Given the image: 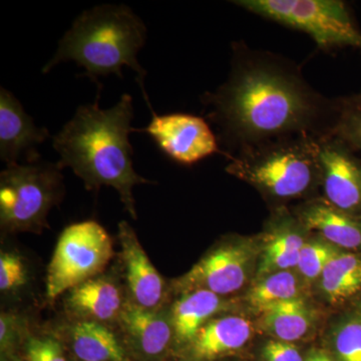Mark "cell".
Wrapping results in <instances>:
<instances>
[{
    "instance_id": "6da1fadb",
    "label": "cell",
    "mask_w": 361,
    "mask_h": 361,
    "mask_svg": "<svg viewBox=\"0 0 361 361\" xmlns=\"http://www.w3.org/2000/svg\"><path fill=\"white\" fill-rule=\"evenodd\" d=\"M202 102L227 156L282 137L332 134L338 110L293 63L241 44L234 45L227 80Z\"/></svg>"
},
{
    "instance_id": "7a4b0ae2",
    "label": "cell",
    "mask_w": 361,
    "mask_h": 361,
    "mask_svg": "<svg viewBox=\"0 0 361 361\" xmlns=\"http://www.w3.org/2000/svg\"><path fill=\"white\" fill-rule=\"evenodd\" d=\"M97 92L94 104L78 106L75 116L52 137V146L59 154L58 166L71 168L84 182L87 191L102 187L116 190L123 208L137 219L133 189L135 185L154 184L137 174L133 161L130 134L134 106L130 94H123L111 109L99 106Z\"/></svg>"
},
{
    "instance_id": "3957f363",
    "label": "cell",
    "mask_w": 361,
    "mask_h": 361,
    "mask_svg": "<svg viewBox=\"0 0 361 361\" xmlns=\"http://www.w3.org/2000/svg\"><path fill=\"white\" fill-rule=\"evenodd\" d=\"M146 39V25L130 7L94 6L73 21L42 73L65 61H75L85 68L84 77L99 85L97 78L110 75L123 78V68L128 66L137 73L142 90L147 73L137 61V54Z\"/></svg>"
},
{
    "instance_id": "277c9868",
    "label": "cell",
    "mask_w": 361,
    "mask_h": 361,
    "mask_svg": "<svg viewBox=\"0 0 361 361\" xmlns=\"http://www.w3.org/2000/svg\"><path fill=\"white\" fill-rule=\"evenodd\" d=\"M318 139L282 137L230 157L226 171L273 200L302 198L320 180Z\"/></svg>"
},
{
    "instance_id": "5b68a950",
    "label": "cell",
    "mask_w": 361,
    "mask_h": 361,
    "mask_svg": "<svg viewBox=\"0 0 361 361\" xmlns=\"http://www.w3.org/2000/svg\"><path fill=\"white\" fill-rule=\"evenodd\" d=\"M61 169L47 161L7 166L0 175V226L6 233H40L65 192Z\"/></svg>"
},
{
    "instance_id": "8992f818",
    "label": "cell",
    "mask_w": 361,
    "mask_h": 361,
    "mask_svg": "<svg viewBox=\"0 0 361 361\" xmlns=\"http://www.w3.org/2000/svg\"><path fill=\"white\" fill-rule=\"evenodd\" d=\"M245 11L307 33L319 49H361V32L345 2L341 0H238Z\"/></svg>"
},
{
    "instance_id": "52a82bcc",
    "label": "cell",
    "mask_w": 361,
    "mask_h": 361,
    "mask_svg": "<svg viewBox=\"0 0 361 361\" xmlns=\"http://www.w3.org/2000/svg\"><path fill=\"white\" fill-rule=\"evenodd\" d=\"M113 254V240L97 221H82L65 228L47 267L45 295L49 302L103 274Z\"/></svg>"
},
{
    "instance_id": "ba28073f",
    "label": "cell",
    "mask_w": 361,
    "mask_h": 361,
    "mask_svg": "<svg viewBox=\"0 0 361 361\" xmlns=\"http://www.w3.org/2000/svg\"><path fill=\"white\" fill-rule=\"evenodd\" d=\"M257 244L242 237L221 240L187 273L173 280L171 291L178 295L196 290L226 297L243 288L259 260Z\"/></svg>"
},
{
    "instance_id": "9c48e42d",
    "label": "cell",
    "mask_w": 361,
    "mask_h": 361,
    "mask_svg": "<svg viewBox=\"0 0 361 361\" xmlns=\"http://www.w3.org/2000/svg\"><path fill=\"white\" fill-rule=\"evenodd\" d=\"M142 96L153 116L148 127L135 132L147 133L171 160L192 166L213 154L221 153L218 137L203 118L183 113L158 115L147 94Z\"/></svg>"
},
{
    "instance_id": "30bf717a",
    "label": "cell",
    "mask_w": 361,
    "mask_h": 361,
    "mask_svg": "<svg viewBox=\"0 0 361 361\" xmlns=\"http://www.w3.org/2000/svg\"><path fill=\"white\" fill-rule=\"evenodd\" d=\"M324 200L342 212L361 217V161L353 149L329 134L318 139Z\"/></svg>"
},
{
    "instance_id": "8fae6325",
    "label": "cell",
    "mask_w": 361,
    "mask_h": 361,
    "mask_svg": "<svg viewBox=\"0 0 361 361\" xmlns=\"http://www.w3.org/2000/svg\"><path fill=\"white\" fill-rule=\"evenodd\" d=\"M118 229L128 301L145 310H164L172 292L171 285L151 262L129 223L122 221Z\"/></svg>"
},
{
    "instance_id": "7c38bea8",
    "label": "cell",
    "mask_w": 361,
    "mask_h": 361,
    "mask_svg": "<svg viewBox=\"0 0 361 361\" xmlns=\"http://www.w3.org/2000/svg\"><path fill=\"white\" fill-rule=\"evenodd\" d=\"M51 137L25 113L20 101L8 90L0 89V158L7 166L40 160L37 146Z\"/></svg>"
},
{
    "instance_id": "4fadbf2b",
    "label": "cell",
    "mask_w": 361,
    "mask_h": 361,
    "mask_svg": "<svg viewBox=\"0 0 361 361\" xmlns=\"http://www.w3.org/2000/svg\"><path fill=\"white\" fill-rule=\"evenodd\" d=\"M127 301L116 279L103 273L66 292L63 305L71 320L109 325L118 322Z\"/></svg>"
},
{
    "instance_id": "5bb4252c",
    "label": "cell",
    "mask_w": 361,
    "mask_h": 361,
    "mask_svg": "<svg viewBox=\"0 0 361 361\" xmlns=\"http://www.w3.org/2000/svg\"><path fill=\"white\" fill-rule=\"evenodd\" d=\"M116 324L126 342L147 360L161 357L175 341L169 308L145 310L127 301Z\"/></svg>"
},
{
    "instance_id": "9a60e30c",
    "label": "cell",
    "mask_w": 361,
    "mask_h": 361,
    "mask_svg": "<svg viewBox=\"0 0 361 361\" xmlns=\"http://www.w3.org/2000/svg\"><path fill=\"white\" fill-rule=\"evenodd\" d=\"M296 217L306 230L318 233L336 248L361 254V217L342 212L323 198L304 203Z\"/></svg>"
},
{
    "instance_id": "2e32d148",
    "label": "cell",
    "mask_w": 361,
    "mask_h": 361,
    "mask_svg": "<svg viewBox=\"0 0 361 361\" xmlns=\"http://www.w3.org/2000/svg\"><path fill=\"white\" fill-rule=\"evenodd\" d=\"M252 334L249 320L238 315H220L207 322L185 349L194 360L212 361L243 348Z\"/></svg>"
},
{
    "instance_id": "e0dca14e",
    "label": "cell",
    "mask_w": 361,
    "mask_h": 361,
    "mask_svg": "<svg viewBox=\"0 0 361 361\" xmlns=\"http://www.w3.org/2000/svg\"><path fill=\"white\" fill-rule=\"evenodd\" d=\"M277 213L270 222L264 248L259 255L257 280L279 271L295 269L299 254L306 242L300 221L297 217L292 218L285 211Z\"/></svg>"
},
{
    "instance_id": "ac0fdd59",
    "label": "cell",
    "mask_w": 361,
    "mask_h": 361,
    "mask_svg": "<svg viewBox=\"0 0 361 361\" xmlns=\"http://www.w3.org/2000/svg\"><path fill=\"white\" fill-rule=\"evenodd\" d=\"M227 306L225 297L210 291L196 290L180 295L169 308L176 343L185 348L207 322L222 315Z\"/></svg>"
},
{
    "instance_id": "d6986e66",
    "label": "cell",
    "mask_w": 361,
    "mask_h": 361,
    "mask_svg": "<svg viewBox=\"0 0 361 361\" xmlns=\"http://www.w3.org/2000/svg\"><path fill=\"white\" fill-rule=\"evenodd\" d=\"M63 326L73 355L80 361H128L122 341L109 325L70 320Z\"/></svg>"
},
{
    "instance_id": "ffe728a7",
    "label": "cell",
    "mask_w": 361,
    "mask_h": 361,
    "mask_svg": "<svg viewBox=\"0 0 361 361\" xmlns=\"http://www.w3.org/2000/svg\"><path fill=\"white\" fill-rule=\"evenodd\" d=\"M322 295L339 305L361 292V254L339 249L319 278Z\"/></svg>"
},
{
    "instance_id": "44dd1931",
    "label": "cell",
    "mask_w": 361,
    "mask_h": 361,
    "mask_svg": "<svg viewBox=\"0 0 361 361\" xmlns=\"http://www.w3.org/2000/svg\"><path fill=\"white\" fill-rule=\"evenodd\" d=\"M260 326L272 338L294 342L307 336L313 313L302 297L274 304L260 313Z\"/></svg>"
},
{
    "instance_id": "7402d4cb",
    "label": "cell",
    "mask_w": 361,
    "mask_h": 361,
    "mask_svg": "<svg viewBox=\"0 0 361 361\" xmlns=\"http://www.w3.org/2000/svg\"><path fill=\"white\" fill-rule=\"evenodd\" d=\"M297 273L290 270L279 271L256 280L248 291L246 301L254 310L262 312L266 308L283 301L299 298L300 281Z\"/></svg>"
},
{
    "instance_id": "603a6c76",
    "label": "cell",
    "mask_w": 361,
    "mask_h": 361,
    "mask_svg": "<svg viewBox=\"0 0 361 361\" xmlns=\"http://www.w3.org/2000/svg\"><path fill=\"white\" fill-rule=\"evenodd\" d=\"M329 353L336 361H361V313L336 325L330 336Z\"/></svg>"
},
{
    "instance_id": "cb8c5ba5",
    "label": "cell",
    "mask_w": 361,
    "mask_h": 361,
    "mask_svg": "<svg viewBox=\"0 0 361 361\" xmlns=\"http://www.w3.org/2000/svg\"><path fill=\"white\" fill-rule=\"evenodd\" d=\"M338 250L322 238L306 241L299 254L295 268L297 274L307 282L319 279L330 259Z\"/></svg>"
},
{
    "instance_id": "d4e9b609",
    "label": "cell",
    "mask_w": 361,
    "mask_h": 361,
    "mask_svg": "<svg viewBox=\"0 0 361 361\" xmlns=\"http://www.w3.org/2000/svg\"><path fill=\"white\" fill-rule=\"evenodd\" d=\"M332 135L361 153V94L338 102Z\"/></svg>"
},
{
    "instance_id": "484cf974",
    "label": "cell",
    "mask_w": 361,
    "mask_h": 361,
    "mask_svg": "<svg viewBox=\"0 0 361 361\" xmlns=\"http://www.w3.org/2000/svg\"><path fill=\"white\" fill-rule=\"evenodd\" d=\"M28 281V269L25 259L14 251H1L0 254V290L1 293H14L20 290Z\"/></svg>"
},
{
    "instance_id": "4316f807",
    "label": "cell",
    "mask_w": 361,
    "mask_h": 361,
    "mask_svg": "<svg viewBox=\"0 0 361 361\" xmlns=\"http://www.w3.org/2000/svg\"><path fill=\"white\" fill-rule=\"evenodd\" d=\"M30 329L28 319L16 311H1L0 314V348L2 353L13 348L25 337Z\"/></svg>"
},
{
    "instance_id": "83f0119b",
    "label": "cell",
    "mask_w": 361,
    "mask_h": 361,
    "mask_svg": "<svg viewBox=\"0 0 361 361\" xmlns=\"http://www.w3.org/2000/svg\"><path fill=\"white\" fill-rule=\"evenodd\" d=\"M25 356L27 361H66L61 341L54 336L28 337Z\"/></svg>"
},
{
    "instance_id": "f1b7e54d",
    "label": "cell",
    "mask_w": 361,
    "mask_h": 361,
    "mask_svg": "<svg viewBox=\"0 0 361 361\" xmlns=\"http://www.w3.org/2000/svg\"><path fill=\"white\" fill-rule=\"evenodd\" d=\"M263 361H304L305 358L292 342L270 339L262 348Z\"/></svg>"
},
{
    "instance_id": "f546056e",
    "label": "cell",
    "mask_w": 361,
    "mask_h": 361,
    "mask_svg": "<svg viewBox=\"0 0 361 361\" xmlns=\"http://www.w3.org/2000/svg\"><path fill=\"white\" fill-rule=\"evenodd\" d=\"M304 361H336L334 360V356L330 355L326 351L319 350V349H315V350L310 351L307 356L305 357Z\"/></svg>"
},
{
    "instance_id": "4dcf8cb0",
    "label": "cell",
    "mask_w": 361,
    "mask_h": 361,
    "mask_svg": "<svg viewBox=\"0 0 361 361\" xmlns=\"http://www.w3.org/2000/svg\"><path fill=\"white\" fill-rule=\"evenodd\" d=\"M360 313H361V303H360Z\"/></svg>"
}]
</instances>
